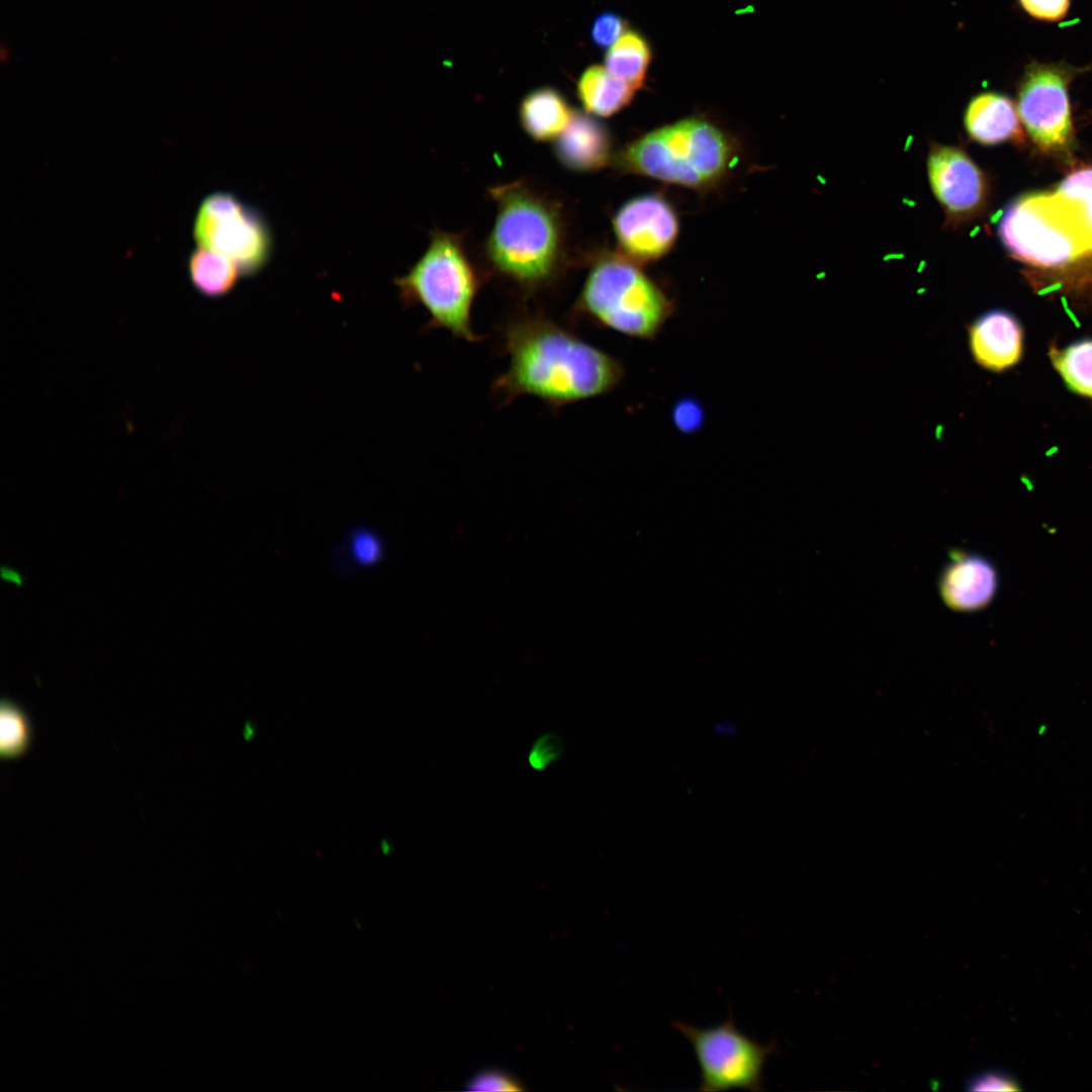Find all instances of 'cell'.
Here are the masks:
<instances>
[{"label":"cell","instance_id":"cell-1","mask_svg":"<svg viewBox=\"0 0 1092 1092\" xmlns=\"http://www.w3.org/2000/svg\"><path fill=\"white\" fill-rule=\"evenodd\" d=\"M509 368L493 382L504 403L522 395L559 407L616 388L621 362L541 315H522L503 328Z\"/></svg>","mask_w":1092,"mask_h":1092},{"label":"cell","instance_id":"cell-2","mask_svg":"<svg viewBox=\"0 0 1092 1092\" xmlns=\"http://www.w3.org/2000/svg\"><path fill=\"white\" fill-rule=\"evenodd\" d=\"M496 215L485 244L491 267L527 291L552 283L564 267L566 232L558 204L522 181L489 189Z\"/></svg>","mask_w":1092,"mask_h":1092},{"label":"cell","instance_id":"cell-3","mask_svg":"<svg viewBox=\"0 0 1092 1092\" xmlns=\"http://www.w3.org/2000/svg\"><path fill=\"white\" fill-rule=\"evenodd\" d=\"M737 145L714 122L690 116L654 128L614 156L622 172L687 188L717 186L731 170Z\"/></svg>","mask_w":1092,"mask_h":1092},{"label":"cell","instance_id":"cell-4","mask_svg":"<svg viewBox=\"0 0 1092 1092\" xmlns=\"http://www.w3.org/2000/svg\"><path fill=\"white\" fill-rule=\"evenodd\" d=\"M394 284L403 305H421L428 311V329H445L470 343L482 339L471 322L481 278L460 236L432 233L426 252Z\"/></svg>","mask_w":1092,"mask_h":1092},{"label":"cell","instance_id":"cell-5","mask_svg":"<svg viewBox=\"0 0 1092 1092\" xmlns=\"http://www.w3.org/2000/svg\"><path fill=\"white\" fill-rule=\"evenodd\" d=\"M575 310L625 336L653 340L672 315L674 303L638 263L607 252L594 260Z\"/></svg>","mask_w":1092,"mask_h":1092},{"label":"cell","instance_id":"cell-6","mask_svg":"<svg viewBox=\"0 0 1092 1092\" xmlns=\"http://www.w3.org/2000/svg\"><path fill=\"white\" fill-rule=\"evenodd\" d=\"M998 234L1013 257L1034 267L1060 268L1088 255L1054 192L1011 203L999 220Z\"/></svg>","mask_w":1092,"mask_h":1092},{"label":"cell","instance_id":"cell-7","mask_svg":"<svg viewBox=\"0 0 1092 1092\" xmlns=\"http://www.w3.org/2000/svg\"><path fill=\"white\" fill-rule=\"evenodd\" d=\"M673 1027L690 1041L700 1068L699 1090H763V1068L777 1043L760 1044L738 1029L732 1017L699 1027L675 1021Z\"/></svg>","mask_w":1092,"mask_h":1092},{"label":"cell","instance_id":"cell-8","mask_svg":"<svg viewBox=\"0 0 1092 1092\" xmlns=\"http://www.w3.org/2000/svg\"><path fill=\"white\" fill-rule=\"evenodd\" d=\"M199 247L221 254L239 268L242 277L261 272L273 253V237L267 220L235 194L216 191L201 201L193 223Z\"/></svg>","mask_w":1092,"mask_h":1092},{"label":"cell","instance_id":"cell-9","mask_svg":"<svg viewBox=\"0 0 1092 1092\" xmlns=\"http://www.w3.org/2000/svg\"><path fill=\"white\" fill-rule=\"evenodd\" d=\"M1088 67L1063 62L1029 63L1018 88L1017 110L1032 141L1043 151H1067L1073 140L1069 85Z\"/></svg>","mask_w":1092,"mask_h":1092},{"label":"cell","instance_id":"cell-10","mask_svg":"<svg viewBox=\"0 0 1092 1092\" xmlns=\"http://www.w3.org/2000/svg\"><path fill=\"white\" fill-rule=\"evenodd\" d=\"M926 168L930 188L945 213L947 226H960L982 213L988 196L987 180L963 149L931 144Z\"/></svg>","mask_w":1092,"mask_h":1092},{"label":"cell","instance_id":"cell-11","mask_svg":"<svg viewBox=\"0 0 1092 1092\" xmlns=\"http://www.w3.org/2000/svg\"><path fill=\"white\" fill-rule=\"evenodd\" d=\"M613 230L621 254L639 264L658 260L672 249L679 222L671 203L650 193L622 204L613 217Z\"/></svg>","mask_w":1092,"mask_h":1092},{"label":"cell","instance_id":"cell-12","mask_svg":"<svg viewBox=\"0 0 1092 1092\" xmlns=\"http://www.w3.org/2000/svg\"><path fill=\"white\" fill-rule=\"evenodd\" d=\"M999 578L995 565L978 553L953 550L938 577V592L946 607L970 613L986 608L995 598Z\"/></svg>","mask_w":1092,"mask_h":1092},{"label":"cell","instance_id":"cell-13","mask_svg":"<svg viewBox=\"0 0 1092 1092\" xmlns=\"http://www.w3.org/2000/svg\"><path fill=\"white\" fill-rule=\"evenodd\" d=\"M974 361L983 369L1002 373L1017 365L1023 355V329L1003 309L987 311L967 326Z\"/></svg>","mask_w":1092,"mask_h":1092},{"label":"cell","instance_id":"cell-14","mask_svg":"<svg viewBox=\"0 0 1092 1092\" xmlns=\"http://www.w3.org/2000/svg\"><path fill=\"white\" fill-rule=\"evenodd\" d=\"M558 162L573 172H593L613 163V141L607 126L585 111L573 110L563 132L554 141Z\"/></svg>","mask_w":1092,"mask_h":1092},{"label":"cell","instance_id":"cell-15","mask_svg":"<svg viewBox=\"0 0 1092 1092\" xmlns=\"http://www.w3.org/2000/svg\"><path fill=\"white\" fill-rule=\"evenodd\" d=\"M1020 121L1014 103L1008 97L993 92L974 97L964 115L968 134L982 145L1021 141Z\"/></svg>","mask_w":1092,"mask_h":1092},{"label":"cell","instance_id":"cell-16","mask_svg":"<svg viewBox=\"0 0 1092 1092\" xmlns=\"http://www.w3.org/2000/svg\"><path fill=\"white\" fill-rule=\"evenodd\" d=\"M573 114L565 97L552 87L530 91L519 106L520 123L535 142L555 141L567 127Z\"/></svg>","mask_w":1092,"mask_h":1092},{"label":"cell","instance_id":"cell-17","mask_svg":"<svg viewBox=\"0 0 1092 1092\" xmlns=\"http://www.w3.org/2000/svg\"><path fill=\"white\" fill-rule=\"evenodd\" d=\"M636 90L611 74L606 67L586 68L576 84L583 110L594 116L609 117L629 105Z\"/></svg>","mask_w":1092,"mask_h":1092},{"label":"cell","instance_id":"cell-18","mask_svg":"<svg viewBox=\"0 0 1092 1092\" xmlns=\"http://www.w3.org/2000/svg\"><path fill=\"white\" fill-rule=\"evenodd\" d=\"M189 280L194 289L208 298H220L232 292L242 274L225 256L197 246L187 259Z\"/></svg>","mask_w":1092,"mask_h":1092},{"label":"cell","instance_id":"cell-19","mask_svg":"<svg viewBox=\"0 0 1092 1092\" xmlns=\"http://www.w3.org/2000/svg\"><path fill=\"white\" fill-rule=\"evenodd\" d=\"M652 50L646 37L636 30H627L605 56V67L618 79L640 89L646 79Z\"/></svg>","mask_w":1092,"mask_h":1092},{"label":"cell","instance_id":"cell-20","mask_svg":"<svg viewBox=\"0 0 1092 1092\" xmlns=\"http://www.w3.org/2000/svg\"><path fill=\"white\" fill-rule=\"evenodd\" d=\"M1048 355L1066 386L1077 395L1092 399V339L1063 348L1052 344Z\"/></svg>","mask_w":1092,"mask_h":1092},{"label":"cell","instance_id":"cell-21","mask_svg":"<svg viewBox=\"0 0 1092 1092\" xmlns=\"http://www.w3.org/2000/svg\"><path fill=\"white\" fill-rule=\"evenodd\" d=\"M1054 192L1071 214L1088 253L1092 254V168L1073 172Z\"/></svg>","mask_w":1092,"mask_h":1092},{"label":"cell","instance_id":"cell-22","mask_svg":"<svg viewBox=\"0 0 1092 1092\" xmlns=\"http://www.w3.org/2000/svg\"><path fill=\"white\" fill-rule=\"evenodd\" d=\"M32 729L26 713L14 702L3 700L0 706V754L12 759L30 746Z\"/></svg>","mask_w":1092,"mask_h":1092},{"label":"cell","instance_id":"cell-23","mask_svg":"<svg viewBox=\"0 0 1092 1092\" xmlns=\"http://www.w3.org/2000/svg\"><path fill=\"white\" fill-rule=\"evenodd\" d=\"M349 562L357 568H371L380 563L385 546L381 536L369 527H356L343 544Z\"/></svg>","mask_w":1092,"mask_h":1092},{"label":"cell","instance_id":"cell-24","mask_svg":"<svg viewBox=\"0 0 1092 1092\" xmlns=\"http://www.w3.org/2000/svg\"><path fill=\"white\" fill-rule=\"evenodd\" d=\"M563 750L564 746L559 735L547 732L533 742L527 760L534 770L542 771L559 759Z\"/></svg>","mask_w":1092,"mask_h":1092},{"label":"cell","instance_id":"cell-25","mask_svg":"<svg viewBox=\"0 0 1092 1092\" xmlns=\"http://www.w3.org/2000/svg\"><path fill=\"white\" fill-rule=\"evenodd\" d=\"M627 30L628 23L624 17L615 12L607 11L599 14L594 20L590 37L598 48L609 49Z\"/></svg>","mask_w":1092,"mask_h":1092},{"label":"cell","instance_id":"cell-26","mask_svg":"<svg viewBox=\"0 0 1092 1092\" xmlns=\"http://www.w3.org/2000/svg\"><path fill=\"white\" fill-rule=\"evenodd\" d=\"M671 420L679 432L693 434L704 424V406L696 398H680L672 407Z\"/></svg>","mask_w":1092,"mask_h":1092},{"label":"cell","instance_id":"cell-27","mask_svg":"<svg viewBox=\"0 0 1092 1092\" xmlns=\"http://www.w3.org/2000/svg\"><path fill=\"white\" fill-rule=\"evenodd\" d=\"M971 1091H1018L1021 1090L1019 1082L1009 1074L1002 1071H984L971 1078L967 1087Z\"/></svg>","mask_w":1092,"mask_h":1092},{"label":"cell","instance_id":"cell-28","mask_svg":"<svg viewBox=\"0 0 1092 1092\" xmlns=\"http://www.w3.org/2000/svg\"><path fill=\"white\" fill-rule=\"evenodd\" d=\"M1019 2L1030 16L1045 21H1058L1064 18L1070 6V0H1019Z\"/></svg>","mask_w":1092,"mask_h":1092},{"label":"cell","instance_id":"cell-29","mask_svg":"<svg viewBox=\"0 0 1092 1092\" xmlns=\"http://www.w3.org/2000/svg\"><path fill=\"white\" fill-rule=\"evenodd\" d=\"M467 1089L477 1091H516L522 1088L508 1075L497 1071L478 1074L468 1083Z\"/></svg>","mask_w":1092,"mask_h":1092},{"label":"cell","instance_id":"cell-30","mask_svg":"<svg viewBox=\"0 0 1092 1092\" xmlns=\"http://www.w3.org/2000/svg\"><path fill=\"white\" fill-rule=\"evenodd\" d=\"M255 728L256 727L254 726L253 722L247 723L245 725L244 736H245L246 739H251V740L253 739V737L256 734V729Z\"/></svg>","mask_w":1092,"mask_h":1092},{"label":"cell","instance_id":"cell-31","mask_svg":"<svg viewBox=\"0 0 1092 1092\" xmlns=\"http://www.w3.org/2000/svg\"><path fill=\"white\" fill-rule=\"evenodd\" d=\"M715 729L721 734H726V733L730 734L731 733L730 730H734L733 726H731L730 723H726V724L719 723L717 726H715Z\"/></svg>","mask_w":1092,"mask_h":1092},{"label":"cell","instance_id":"cell-32","mask_svg":"<svg viewBox=\"0 0 1092 1092\" xmlns=\"http://www.w3.org/2000/svg\"><path fill=\"white\" fill-rule=\"evenodd\" d=\"M380 847H381L383 853H385V854H388L390 852V850H391L390 842L388 840H385V839H382V841L380 842Z\"/></svg>","mask_w":1092,"mask_h":1092}]
</instances>
